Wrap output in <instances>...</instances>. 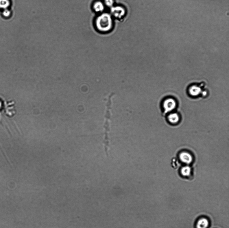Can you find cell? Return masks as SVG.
I'll return each instance as SVG.
<instances>
[{
    "label": "cell",
    "mask_w": 229,
    "mask_h": 228,
    "mask_svg": "<svg viewBox=\"0 0 229 228\" xmlns=\"http://www.w3.org/2000/svg\"><path fill=\"white\" fill-rule=\"evenodd\" d=\"M114 94L111 93L108 96L106 102V111L105 115V121L104 125V143L106 155H108L109 146V133L110 131V122L111 118V109L112 105V98Z\"/></svg>",
    "instance_id": "cell-1"
},
{
    "label": "cell",
    "mask_w": 229,
    "mask_h": 228,
    "mask_svg": "<svg viewBox=\"0 0 229 228\" xmlns=\"http://www.w3.org/2000/svg\"><path fill=\"white\" fill-rule=\"evenodd\" d=\"M95 26L97 30L101 32H109L112 29L113 26L112 18L108 13L102 14L96 19Z\"/></svg>",
    "instance_id": "cell-2"
},
{
    "label": "cell",
    "mask_w": 229,
    "mask_h": 228,
    "mask_svg": "<svg viewBox=\"0 0 229 228\" xmlns=\"http://www.w3.org/2000/svg\"><path fill=\"white\" fill-rule=\"evenodd\" d=\"M176 105L175 100L172 98H169L165 99L163 103V106L166 113L171 112L176 108Z\"/></svg>",
    "instance_id": "cell-3"
},
{
    "label": "cell",
    "mask_w": 229,
    "mask_h": 228,
    "mask_svg": "<svg viewBox=\"0 0 229 228\" xmlns=\"http://www.w3.org/2000/svg\"><path fill=\"white\" fill-rule=\"evenodd\" d=\"M111 12L114 17L119 19L123 18L125 14L124 8L119 6L112 7L111 10Z\"/></svg>",
    "instance_id": "cell-4"
},
{
    "label": "cell",
    "mask_w": 229,
    "mask_h": 228,
    "mask_svg": "<svg viewBox=\"0 0 229 228\" xmlns=\"http://www.w3.org/2000/svg\"><path fill=\"white\" fill-rule=\"evenodd\" d=\"M179 158L181 162L186 164H190L193 161L192 156L187 152H181L180 154Z\"/></svg>",
    "instance_id": "cell-5"
},
{
    "label": "cell",
    "mask_w": 229,
    "mask_h": 228,
    "mask_svg": "<svg viewBox=\"0 0 229 228\" xmlns=\"http://www.w3.org/2000/svg\"><path fill=\"white\" fill-rule=\"evenodd\" d=\"M202 93V90L200 87L197 85H193L189 89V93L193 97H196Z\"/></svg>",
    "instance_id": "cell-6"
},
{
    "label": "cell",
    "mask_w": 229,
    "mask_h": 228,
    "mask_svg": "<svg viewBox=\"0 0 229 228\" xmlns=\"http://www.w3.org/2000/svg\"><path fill=\"white\" fill-rule=\"evenodd\" d=\"M93 9L95 12L101 13L104 11V4L101 1H96L93 4Z\"/></svg>",
    "instance_id": "cell-7"
},
{
    "label": "cell",
    "mask_w": 229,
    "mask_h": 228,
    "mask_svg": "<svg viewBox=\"0 0 229 228\" xmlns=\"http://www.w3.org/2000/svg\"><path fill=\"white\" fill-rule=\"evenodd\" d=\"M168 120L170 123L173 124L178 123L180 120V117L177 113H173L170 114L168 116Z\"/></svg>",
    "instance_id": "cell-8"
},
{
    "label": "cell",
    "mask_w": 229,
    "mask_h": 228,
    "mask_svg": "<svg viewBox=\"0 0 229 228\" xmlns=\"http://www.w3.org/2000/svg\"><path fill=\"white\" fill-rule=\"evenodd\" d=\"M209 225V222L207 219L202 218L197 221V228H207Z\"/></svg>",
    "instance_id": "cell-9"
},
{
    "label": "cell",
    "mask_w": 229,
    "mask_h": 228,
    "mask_svg": "<svg viewBox=\"0 0 229 228\" xmlns=\"http://www.w3.org/2000/svg\"><path fill=\"white\" fill-rule=\"evenodd\" d=\"M191 169L190 167L188 166H185L182 167L181 169V173L184 177H188L190 175Z\"/></svg>",
    "instance_id": "cell-10"
},
{
    "label": "cell",
    "mask_w": 229,
    "mask_h": 228,
    "mask_svg": "<svg viewBox=\"0 0 229 228\" xmlns=\"http://www.w3.org/2000/svg\"><path fill=\"white\" fill-rule=\"evenodd\" d=\"M10 4L9 0H0V8H3L4 10L7 9Z\"/></svg>",
    "instance_id": "cell-11"
},
{
    "label": "cell",
    "mask_w": 229,
    "mask_h": 228,
    "mask_svg": "<svg viewBox=\"0 0 229 228\" xmlns=\"http://www.w3.org/2000/svg\"><path fill=\"white\" fill-rule=\"evenodd\" d=\"M104 3L107 6L111 7H112L114 4V1L113 0H104Z\"/></svg>",
    "instance_id": "cell-12"
},
{
    "label": "cell",
    "mask_w": 229,
    "mask_h": 228,
    "mask_svg": "<svg viewBox=\"0 0 229 228\" xmlns=\"http://www.w3.org/2000/svg\"><path fill=\"white\" fill-rule=\"evenodd\" d=\"M3 15L5 17L9 16L10 14V12L9 10L7 9L4 10L3 12Z\"/></svg>",
    "instance_id": "cell-13"
},
{
    "label": "cell",
    "mask_w": 229,
    "mask_h": 228,
    "mask_svg": "<svg viewBox=\"0 0 229 228\" xmlns=\"http://www.w3.org/2000/svg\"><path fill=\"white\" fill-rule=\"evenodd\" d=\"M201 93H202V95L204 96H205L206 95H207V92H206V91H203Z\"/></svg>",
    "instance_id": "cell-14"
},
{
    "label": "cell",
    "mask_w": 229,
    "mask_h": 228,
    "mask_svg": "<svg viewBox=\"0 0 229 228\" xmlns=\"http://www.w3.org/2000/svg\"><path fill=\"white\" fill-rule=\"evenodd\" d=\"M1 106H2V104L1 102H0V109H1Z\"/></svg>",
    "instance_id": "cell-15"
}]
</instances>
